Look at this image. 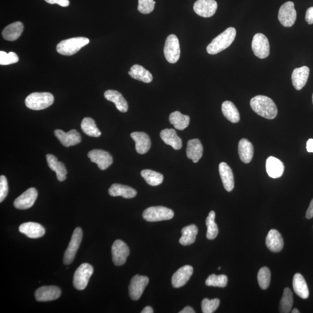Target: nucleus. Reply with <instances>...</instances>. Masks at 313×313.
I'll return each mask as SVG.
<instances>
[{
	"instance_id": "1",
	"label": "nucleus",
	"mask_w": 313,
	"mask_h": 313,
	"mask_svg": "<svg viewBox=\"0 0 313 313\" xmlns=\"http://www.w3.org/2000/svg\"><path fill=\"white\" fill-rule=\"evenodd\" d=\"M250 105L254 112L264 119L272 120L277 115V106L271 99L266 96H256L250 100Z\"/></svg>"
},
{
	"instance_id": "2",
	"label": "nucleus",
	"mask_w": 313,
	"mask_h": 313,
	"mask_svg": "<svg viewBox=\"0 0 313 313\" xmlns=\"http://www.w3.org/2000/svg\"><path fill=\"white\" fill-rule=\"evenodd\" d=\"M236 33V30L234 28L227 29L213 39L207 48V53L210 55H215L227 49L234 42Z\"/></svg>"
},
{
	"instance_id": "3",
	"label": "nucleus",
	"mask_w": 313,
	"mask_h": 313,
	"mask_svg": "<svg viewBox=\"0 0 313 313\" xmlns=\"http://www.w3.org/2000/svg\"><path fill=\"white\" fill-rule=\"evenodd\" d=\"M90 40L83 37L63 40L57 47L59 54L65 56H71L78 53L83 47L89 44Z\"/></svg>"
},
{
	"instance_id": "4",
	"label": "nucleus",
	"mask_w": 313,
	"mask_h": 313,
	"mask_svg": "<svg viewBox=\"0 0 313 313\" xmlns=\"http://www.w3.org/2000/svg\"><path fill=\"white\" fill-rule=\"evenodd\" d=\"M54 97L49 93H34L26 98L27 108L33 110H41L49 108L53 104Z\"/></svg>"
},
{
	"instance_id": "5",
	"label": "nucleus",
	"mask_w": 313,
	"mask_h": 313,
	"mask_svg": "<svg viewBox=\"0 0 313 313\" xmlns=\"http://www.w3.org/2000/svg\"><path fill=\"white\" fill-rule=\"evenodd\" d=\"M174 216V212L172 210L161 206L149 207L143 213V219L150 222L170 220Z\"/></svg>"
},
{
	"instance_id": "6",
	"label": "nucleus",
	"mask_w": 313,
	"mask_h": 313,
	"mask_svg": "<svg viewBox=\"0 0 313 313\" xmlns=\"http://www.w3.org/2000/svg\"><path fill=\"white\" fill-rule=\"evenodd\" d=\"M93 272L94 268L91 264H81L74 274L73 285L75 288L79 290L86 289Z\"/></svg>"
},
{
	"instance_id": "7",
	"label": "nucleus",
	"mask_w": 313,
	"mask_h": 313,
	"mask_svg": "<svg viewBox=\"0 0 313 313\" xmlns=\"http://www.w3.org/2000/svg\"><path fill=\"white\" fill-rule=\"evenodd\" d=\"M83 238V231L80 227H77L74 231L71 240L64 254V263L65 265L71 264L76 256Z\"/></svg>"
},
{
	"instance_id": "8",
	"label": "nucleus",
	"mask_w": 313,
	"mask_h": 313,
	"mask_svg": "<svg viewBox=\"0 0 313 313\" xmlns=\"http://www.w3.org/2000/svg\"><path fill=\"white\" fill-rule=\"evenodd\" d=\"M164 56L170 64H175L179 60L180 49L179 40L175 35L168 36L165 43Z\"/></svg>"
},
{
	"instance_id": "9",
	"label": "nucleus",
	"mask_w": 313,
	"mask_h": 313,
	"mask_svg": "<svg viewBox=\"0 0 313 313\" xmlns=\"http://www.w3.org/2000/svg\"><path fill=\"white\" fill-rule=\"evenodd\" d=\"M278 20L283 27L290 28L295 23L297 18L296 11L294 3L288 2L281 6L279 10Z\"/></svg>"
},
{
	"instance_id": "10",
	"label": "nucleus",
	"mask_w": 313,
	"mask_h": 313,
	"mask_svg": "<svg viewBox=\"0 0 313 313\" xmlns=\"http://www.w3.org/2000/svg\"><path fill=\"white\" fill-rule=\"evenodd\" d=\"M252 49L255 56L265 59L270 54V44L267 37L261 33H257L253 36Z\"/></svg>"
},
{
	"instance_id": "11",
	"label": "nucleus",
	"mask_w": 313,
	"mask_h": 313,
	"mask_svg": "<svg viewBox=\"0 0 313 313\" xmlns=\"http://www.w3.org/2000/svg\"><path fill=\"white\" fill-rule=\"evenodd\" d=\"M149 281V278L144 275H136L132 278L129 286V293L132 300H138L141 298Z\"/></svg>"
},
{
	"instance_id": "12",
	"label": "nucleus",
	"mask_w": 313,
	"mask_h": 313,
	"mask_svg": "<svg viewBox=\"0 0 313 313\" xmlns=\"http://www.w3.org/2000/svg\"><path fill=\"white\" fill-rule=\"evenodd\" d=\"M112 259L116 266H122L126 262L130 255V249L125 243L117 240L113 243L112 247Z\"/></svg>"
},
{
	"instance_id": "13",
	"label": "nucleus",
	"mask_w": 313,
	"mask_h": 313,
	"mask_svg": "<svg viewBox=\"0 0 313 313\" xmlns=\"http://www.w3.org/2000/svg\"><path fill=\"white\" fill-rule=\"evenodd\" d=\"M88 158L91 162L97 164L99 169L105 170L113 164V157L108 152L105 150L94 149L88 154Z\"/></svg>"
},
{
	"instance_id": "14",
	"label": "nucleus",
	"mask_w": 313,
	"mask_h": 313,
	"mask_svg": "<svg viewBox=\"0 0 313 313\" xmlns=\"http://www.w3.org/2000/svg\"><path fill=\"white\" fill-rule=\"evenodd\" d=\"M38 197V190L35 188H30L15 200L14 207L22 210L30 208L35 203Z\"/></svg>"
},
{
	"instance_id": "15",
	"label": "nucleus",
	"mask_w": 313,
	"mask_h": 313,
	"mask_svg": "<svg viewBox=\"0 0 313 313\" xmlns=\"http://www.w3.org/2000/svg\"><path fill=\"white\" fill-rule=\"evenodd\" d=\"M194 12L203 18L211 17L218 9V4L215 0H197L193 7Z\"/></svg>"
},
{
	"instance_id": "16",
	"label": "nucleus",
	"mask_w": 313,
	"mask_h": 313,
	"mask_svg": "<svg viewBox=\"0 0 313 313\" xmlns=\"http://www.w3.org/2000/svg\"><path fill=\"white\" fill-rule=\"evenodd\" d=\"M35 294L38 301H53L61 296V290L56 286H43L37 289Z\"/></svg>"
},
{
	"instance_id": "17",
	"label": "nucleus",
	"mask_w": 313,
	"mask_h": 313,
	"mask_svg": "<svg viewBox=\"0 0 313 313\" xmlns=\"http://www.w3.org/2000/svg\"><path fill=\"white\" fill-rule=\"evenodd\" d=\"M54 134L61 144L66 147L75 146L82 141L79 132L76 130H71L67 133L61 130H56Z\"/></svg>"
},
{
	"instance_id": "18",
	"label": "nucleus",
	"mask_w": 313,
	"mask_h": 313,
	"mask_svg": "<svg viewBox=\"0 0 313 313\" xmlns=\"http://www.w3.org/2000/svg\"><path fill=\"white\" fill-rule=\"evenodd\" d=\"M193 273V268L190 265H186L176 271L172 278V286L176 288H180L189 281Z\"/></svg>"
},
{
	"instance_id": "19",
	"label": "nucleus",
	"mask_w": 313,
	"mask_h": 313,
	"mask_svg": "<svg viewBox=\"0 0 313 313\" xmlns=\"http://www.w3.org/2000/svg\"><path fill=\"white\" fill-rule=\"evenodd\" d=\"M21 233L31 238L42 237L46 233V230L41 224L35 222H27L22 224L19 228Z\"/></svg>"
},
{
	"instance_id": "20",
	"label": "nucleus",
	"mask_w": 313,
	"mask_h": 313,
	"mask_svg": "<svg viewBox=\"0 0 313 313\" xmlns=\"http://www.w3.org/2000/svg\"><path fill=\"white\" fill-rule=\"evenodd\" d=\"M135 142V149L139 154H144L149 152L151 147L149 136L145 132H134L131 134Z\"/></svg>"
},
{
	"instance_id": "21",
	"label": "nucleus",
	"mask_w": 313,
	"mask_h": 313,
	"mask_svg": "<svg viewBox=\"0 0 313 313\" xmlns=\"http://www.w3.org/2000/svg\"><path fill=\"white\" fill-rule=\"evenodd\" d=\"M309 73L310 69L307 66H302L294 69L291 78L293 86L296 90H301L306 84Z\"/></svg>"
},
{
	"instance_id": "22",
	"label": "nucleus",
	"mask_w": 313,
	"mask_h": 313,
	"mask_svg": "<svg viewBox=\"0 0 313 313\" xmlns=\"http://www.w3.org/2000/svg\"><path fill=\"white\" fill-rule=\"evenodd\" d=\"M266 245L267 248L271 252H280L283 247L282 235L277 230L271 229L267 235Z\"/></svg>"
},
{
	"instance_id": "23",
	"label": "nucleus",
	"mask_w": 313,
	"mask_h": 313,
	"mask_svg": "<svg viewBox=\"0 0 313 313\" xmlns=\"http://www.w3.org/2000/svg\"><path fill=\"white\" fill-rule=\"evenodd\" d=\"M186 154L187 158L192 160L193 163H198L203 154V147L200 140L194 139L188 141Z\"/></svg>"
},
{
	"instance_id": "24",
	"label": "nucleus",
	"mask_w": 313,
	"mask_h": 313,
	"mask_svg": "<svg viewBox=\"0 0 313 313\" xmlns=\"http://www.w3.org/2000/svg\"><path fill=\"white\" fill-rule=\"evenodd\" d=\"M266 171L270 178L277 179L280 178L284 171V165L282 162L274 157L267 158L266 164Z\"/></svg>"
},
{
	"instance_id": "25",
	"label": "nucleus",
	"mask_w": 313,
	"mask_h": 313,
	"mask_svg": "<svg viewBox=\"0 0 313 313\" xmlns=\"http://www.w3.org/2000/svg\"><path fill=\"white\" fill-rule=\"evenodd\" d=\"M219 174L222 179L224 189L231 191L234 187V179L233 171L226 163H221L219 166Z\"/></svg>"
},
{
	"instance_id": "26",
	"label": "nucleus",
	"mask_w": 313,
	"mask_h": 313,
	"mask_svg": "<svg viewBox=\"0 0 313 313\" xmlns=\"http://www.w3.org/2000/svg\"><path fill=\"white\" fill-rule=\"evenodd\" d=\"M47 161L49 167L53 171L56 172L59 181L64 182L66 179L68 171L64 163L58 160L57 158L53 154H47Z\"/></svg>"
},
{
	"instance_id": "27",
	"label": "nucleus",
	"mask_w": 313,
	"mask_h": 313,
	"mask_svg": "<svg viewBox=\"0 0 313 313\" xmlns=\"http://www.w3.org/2000/svg\"><path fill=\"white\" fill-rule=\"evenodd\" d=\"M161 138L165 144L171 146L175 150L182 148V141L174 129H165L160 133Z\"/></svg>"
},
{
	"instance_id": "28",
	"label": "nucleus",
	"mask_w": 313,
	"mask_h": 313,
	"mask_svg": "<svg viewBox=\"0 0 313 313\" xmlns=\"http://www.w3.org/2000/svg\"><path fill=\"white\" fill-rule=\"evenodd\" d=\"M105 98L107 100L113 102L116 108L120 112L125 113L128 111V103L123 97L122 94L117 91L108 90L104 94Z\"/></svg>"
},
{
	"instance_id": "29",
	"label": "nucleus",
	"mask_w": 313,
	"mask_h": 313,
	"mask_svg": "<svg viewBox=\"0 0 313 313\" xmlns=\"http://www.w3.org/2000/svg\"><path fill=\"white\" fill-rule=\"evenodd\" d=\"M109 193L113 197L121 196L124 198H132L136 196L137 191L130 186L115 183L110 187Z\"/></svg>"
},
{
	"instance_id": "30",
	"label": "nucleus",
	"mask_w": 313,
	"mask_h": 313,
	"mask_svg": "<svg viewBox=\"0 0 313 313\" xmlns=\"http://www.w3.org/2000/svg\"><path fill=\"white\" fill-rule=\"evenodd\" d=\"M24 25L21 22H16L4 29L2 32L3 38L8 41L13 42L21 36L24 31Z\"/></svg>"
},
{
	"instance_id": "31",
	"label": "nucleus",
	"mask_w": 313,
	"mask_h": 313,
	"mask_svg": "<svg viewBox=\"0 0 313 313\" xmlns=\"http://www.w3.org/2000/svg\"><path fill=\"white\" fill-rule=\"evenodd\" d=\"M254 149L251 143L246 139L241 140L238 144V154L240 160L245 164H248L252 161Z\"/></svg>"
},
{
	"instance_id": "32",
	"label": "nucleus",
	"mask_w": 313,
	"mask_h": 313,
	"mask_svg": "<svg viewBox=\"0 0 313 313\" xmlns=\"http://www.w3.org/2000/svg\"><path fill=\"white\" fill-rule=\"evenodd\" d=\"M294 292L301 299H306L309 296V290L303 275L300 273L294 274L293 279Z\"/></svg>"
},
{
	"instance_id": "33",
	"label": "nucleus",
	"mask_w": 313,
	"mask_h": 313,
	"mask_svg": "<svg viewBox=\"0 0 313 313\" xmlns=\"http://www.w3.org/2000/svg\"><path fill=\"white\" fill-rule=\"evenodd\" d=\"M128 74L132 78L141 81L143 83H150L153 81L152 74L141 65L132 66Z\"/></svg>"
},
{
	"instance_id": "34",
	"label": "nucleus",
	"mask_w": 313,
	"mask_h": 313,
	"mask_svg": "<svg viewBox=\"0 0 313 313\" xmlns=\"http://www.w3.org/2000/svg\"><path fill=\"white\" fill-rule=\"evenodd\" d=\"M198 234V228L194 224L183 227L182 230V237L180 238V244L182 245H190L196 241Z\"/></svg>"
},
{
	"instance_id": "35",
	"label": "nucleus",
	"mask_w": 313,
	"mask_h": 313,
	"mask_svg": "<svg viewBox=\"0 0 313 313\" xmlns=\"http://www.w3.org/2000/svg\"><path fill=\"white\" fill-rule=\"evenodd\" d=\"M222 111L224 117L232 123H237L240 120V113L233 103L224 102L222 105Z\"/></svg>"
},
{
	"instance_id": "36",
	"label": "nucleus",
	"mask_w": 313,
	"mask_h": 313,
	"mask_svg": "<svg viewBox=\"0 0 313 313\" xmlns=\"http://www.w3.org/2000/svg\"><path fill=\"white\" fill-rule=\"evenodd\" d=\"M169 121L174 125L175 128L182 131L189 126L190 117L182 115L181 113L178 111H176L172 113L169 116Z\"/></svg>"
},
{
	"instance_id": "37",
	"label": "nucleus",
	"mask_w": 313,
	"mask_h": 313,
	"mask_svg": "<svg viewBox=\"0 0 313 313\" xmlns=\"http://www.w3.org/2000/svg\"><path fill=\"white\" fill-rule=\"evenodd\" d=\"M81 127L84 134L91 137L98 138L101 135V131L99 130L94 120L91 118H84L81 124Z\"/></svg>"
},
{
	"instance_id": "38",
	"label": "nucleus",
	"mask_w": 313,
	"mask_h": 313,
	"mask_svg": "<svg viewBox=\"0 0 313 313\" xmlns=\"http://www.w3.org/2000/svg\"><path fill=\"white\" fill-rule=\"evenodd\" d=\"M141 176L145 181L152 186H157L161 185L163 182V175L156 171L150 169H144L142 171Z\"/></svg>"
},
{
	"instance_id": "39",
	"label": "nucleus",
	"mask_w": 313,
	"mask_h": 313,
	"mask_svg": "<svg viewBox=\"0 0 313 313\" xmlns=\"http://www.w3.org/2000/svg\"><path fill=\"white\" fill-rule=\"evenodd\" d=\"M293 305V294L288 288H285L283 290V295L279 303V312L282 313H288L291 311Z\"/></svg>"
},
{
	"instance_id": "40",
	"label": "nucleus",
	"mask_w": 313,
	"mask_h": 313,
	"mask_svg": "<svg viewBox=\"0 0 313 313\" xmlns=\"http://www.w3.org/2000/svg\"><path fill=\"white\" fill-rule=\"evenodd\" d=\"M215 213L211 211L206 219V225L207 227V238L208 240H212L215 239L218 234V227L215 222Z\"/></svg>"
},
{
	"instance_id": "41",
	"label": "nucleus",
	"mask_w": 313,
	"mask_h": 313,
	"mask_svg": "<svg viewBox=\"0 0 313 313\" xmlns=\"http://www.w3.org/2000/svg\"><path fill=\"white\" fill-rule=\"evenodd\" d=\"M228 279L225 275L212 274L206 279L205 284L208 286L220 287L224 288L227 284Z\"/></svg>"
},
{
	"instance_id": "42",
	"label": "nucleus",
	"mask_w": 313,
	"mask_h": 313,
	"mask_svg": "<svg viewBox=\"0 0 313 313\" xmlns=\"http://www.w3.org/2000/svg\"><path fill=\"white\" fill-rule=\"evenodd\" d=\"M257 280L261 289L264 290L268 288L271 280V272L267 267L260 268L257 274Z\"/></svg>"
},
{
	"instance_id": "43",
	"label": "nucleus",
	"mask_w": 313,
	"mask_h": 313,
	"mask_svg": "<svg viewBox=\"0 0 313 313\" xmlns=\"http://www.w3.org/2000/svg\"><path fill=\"white\" fill-rule=\"evenodd\" d=\"M220 304V300L213 299L209 300L207 298L202 300L201 303L202 311L204 313L214 312Z\"/></svg>"
},
{
	"instance_id": "44",
	"label": "nucleus",
	"mask_w": 313,
	"mask_h": 313,
	"mask_svg": "<svg viewBox=\"0 0 313 313\" xmlns=\"http://www.w3.org/2000/svg\"><path fill=\"white\" fill-rule=\"evenodd\" d=\"M18 61H19V57L17 54L13 52L7 54L2 51L0 52V65H9L16 64Z\"/></svg>"
},
{
	"instance_id": "45",
	"label": "nucleus",
	"mask_w": 313,
	"mask_h": 313,
	"mask_svg": "<svg viewBox=\"0 0 313 313\" xmlns=\"http://www.w3.org/2000/svg\"><path fill=\"white\" fill-rule=\"evenodd\" d=\"M155 5L154 0H138V10L143 14H149L153 12Z\"/></svg>"
},
{
	"instance_id": "46",
	"label": "nucleus",
	"mask_w": 313,
	"mask_h": 313,
	"mask_svg": "<svg viewBox=\"0 0 313 313\" xmlns=\"http://www.w3.org/2000/svg\"><path fill=\"white\" fill-rule=\"evenodd\" d=\"M9 193L8 181L5 176H0V202H2Z\"/></svg>"
},
{
	"instance_id": "47",
	"label": "nucleus",
	"mask_w": 313,
	"mask_h": 313,
	"mask_svg": "<svg viewBox=\"0 0 313 313\" xmlns=\"http://www.w3.org/2000/svg\"><path fill=\"white\" fill-rule=\"evenodd\" d=\"M45 1L50 5L57 4V5L63 7H68L70 4L69 0H45Z\"/></svg>"
},
{
	"instance_id": "48",
	"label": "nucleus",
	"mask_w": 313,
	"mask_h": 313,
	"mask_svg": "<svg viewBox=\"0 0 313 313\" xmlns=\"http://www.w3.org/2000/svg\"><path fill=\"white\" fill-rule=\"evenodd\" d=\"M305 20L307 22L308 25L313 24V7L308 9L306 11Z\"/></svg>"
},
{
	"instance_id": "49",
	"label": "nucleus",
	"mask_w": 313,
	"mask_h": 313,
	"mask_svg": "<svg viewBox=\"0 0 313 313\" xmlns=\"http://www.w3.org/2000/svg\"><path fill=\"white\" fill-rule=\"evenodd\" d=\"M305 217H306V218L308 219H310L313 218V198L307 210Z\"/></svg>"
},
{
	"instance_id": "50",
	"label": "nucleus",
	"mask_w": 313,
	"mask_h": 313,
	"mask_svg": "<svg viewBox=\"0 0 313 313\" xmlns=\"http://www.w3.org/2000/svg\"><path fill=\"white\" fill-rule=\"evenodd\" d=\"M306 149L308 153H313V139L308 140L306 145Z\"/></svg>"
},
{
	"instance_id": "51",
	"label": "nucleus",
	"mask_w": 313,
	"mask_h": 313,
	"mask_svg": "<svg viewBox=\"0 0 313 313\" xmlns=\"http://www.w3.org/2000/svg\"><path fill=\"white\" fill-rule=\"evenodd\" d=\"M195 311L193 310V308H191L190 306H187L185 308H184L182 311H180V313H195Z\"/></svg>"
},
{
	"instance_id": "52",
	"label": "nucleus",
	"mask_w": 313,
	"mask_h": 313,
	"mask_svg": "<svg viewBox=\"0 0 313 313\" xmlns=\"http://www.w3.org/2000/svg\"><path fill=\"white\" fill-rule=\"evenodd\" d=\"M142 313H153V308L150 306H147L141 312Z\"/></svg>"
},
{
	"instance_id": "53",
	"label": "nucleus",
	"mask_w": 313,
	"mask_h": 313,
	"mask_svg": "<svg viewBox=\"0 0 313 313\" xmlns=\"http://www.w3.org/2000/svg\"><path fill=\"white\" fill-rule=\"evenodd\" d=\"M292 313H299V310H297V309L296 308H294L293 309L292 311Z\"/></svg>"
},
{
	"instance_id": "54",
	"label": "nucleus",
	"mask_w": 313,
	"mask_h": 313,
	"mask_svg": "<svg viewBox=\"0 0 313 313\" xmlns=\"http://www.w3.org/2000/svg\"><path fill=\"white\" fill-rule=\"evenodd\" d=\"M220 267L218 268V270H220Z\"/></svg>"
},
{
	"instance_id": "55",
	"label": "nucleus",
	"mask_w": 313,
	"mask_h": 313,
	"mask_svg": "<svg viewBox=\"0 0 313 313\" xmlns=\"http://www.w3.org/2000/svg\"><path fill=\"white\" fill-rule=\"evenodd\" d=\"M312 103H313V94H312Z\"/></svg>"
}]
</instances>
